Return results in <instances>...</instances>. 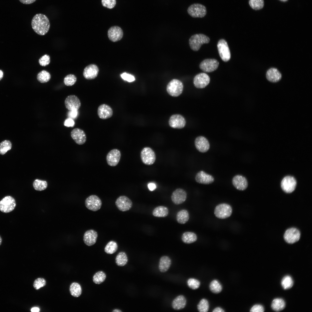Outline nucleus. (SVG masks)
<instances>
[{"label":"nucleus","mask_w":312,"mask_h":312,"mask_svg":"<svg viewBox=\"0 0 312 312\" xmlns=\"http://www.w3.org/2000/svg\"><path fill=\"white\" fill-rule=\"evenodd\" d=\"M16 206L15 200L10 196H6L0 201V211L4 213H8L12 211Z\"/></svg>","instance_id":"nucleus-6"},{"label":"nucleus","mask_w":312,"mask_h":312,"mask_svg":"<svg viewBox=\"0 0 312 312\" xmlns=\"http://www.w3.org/2000/svg\"><path fill=\"white\" fill-rule=\"evenodd\" d=\"M232 209L231 206L226 203L220 204L216 207L214 211L215 216L220 219H224L231 215Z\"/></svg>","instance_id":"nucleus-4"},{"label":"nucleus","mask_w":312,"mask_h":312,"mask_svg":"<svg viewBox=\"0 0 312 312\" xmlns=\"http://www.w3.org/2000/svg\"><path fill=\"white\" fill-rule=\"evenodd\" d=\"M187 283L188 286L193 289H196L198 288L200 284V282L198 280L194 278L189 279Z\"/></svg>","instance_id":"nucleus-46"},{"label":"nucleus","mask_w":312,"mask_h":312,"mask_svg":"<svg viewBox=\"0 0 312 312\" xmlns=\"http://www.w3.org/2000/svg\"><path fill=\"white\" fill-rule=\"evenodd\" d=\"M31 25L34 31L40 35H44L48 31L50 23L48 17L44 14H38L33 18Z\"/></svg>","instance_id":"nucleus-1"},{"label":"nucleus","mask_w":312,"mask_h":312,"mask_svg":"<svg viewBox=\"0 0 312 312\" xmlns=\"http://www.w3.org/2000/svg\"><path fill=\"white\" fill-rule=\"evenodd\" d=\"M210 78L207 74L201 73L197 74L194 77L193 83L195 86L198 88H203L209 83Z\"/></svg>","instance_id":"nucleus-14"},{"label":"nucleus","mask_w":312,"mask_h":312,"mask_svg":"<svg viewBox=\"0 0 312 312\" xmlns=\"http://www.w3.org/2000/svg\"><path fill=\"white\" fill-rule=\"evenodd\" d=\"M141 160L143 163L147 165L153 164L156 159V155L154 151L150 148H144L141 152Z\"/></svg>","instance_id":"nucleus-7"},{"label":"nucleus","mask_w":312,"mask_h":312,"mask_svg":"<svg viewBox=\"0 0 312 312\" xmlns=\"http://www.w3.org/2000/svg\"><path fill=\"white\" fill-rule=\"evenodd\" d=\"M64 103L66 107L69 110L78 111L81 106L79 99L75 95L67 96L65 99Z\"/></svg>","instance_id":"nucleus-15"},{"label":"nucleus","mask_w":312,"mask_h":312,"mask_svg":"<svg viewBox=\"0 0 312 312\" xmlns=\"http://www.w3.org/2000/svg\"><path fill=\"white\" fill-rule=\"evenodd\" d=\"M195 147L197 150L201 153L207 152L210 148V144L207 139L203 136L197 137L194 141Z\"/></svg>","instance_id":"nucleus-20"},{"label":"nucleus","mask_w":312,"mask_h":312,"mask_svg":"<svg viewBox=\"0 0 312 312\" xmlns=\"http://www.w3.org/2000/svg\"><path fill=\"white\" fill-rule=\"evenodd\" d=\"M106 278L105 273L102 271H98L93 276V281L95 284H99L103 282Z\"/></svg>","instance_id":"nucleus-39"},{"label":"nucleus","mask_w":312,"mask_h":312,"mask_svg":"<svg viewBox=\"0 0 312 312\" xmlns=\"http://www.w3.org/2000/svg\"><path fill=\"white\" fill-rule=\"evenodd\" d=\"M293 281L292 278L289 275L284 276L281 281L282 286L285 289L291 288L293 286Z\"/></svg>","instance_id":"nucleus-41"},{"label":"nucleus","mask_w":312,"mask_h":312,"mask_svg":"<svg viewBox=\"0 0 312 312\" xmlns=\"http://www.w3.org/2000/svg\"><path fill=\"white\" fill-rule=\"evenodd\" d=\"M300 234L298 230L292 228L287 230L285 232L284 239L287 243L293 244L298 241L300 237Z\"/></svg>","instance_id":"nucleus-13"},{"label":"nucleus","mask_w":312,"mask_h":312,"mask_svg":"<svg viewBox=\"0 0 312 312\" xmlns=\"http://www.w3.org/2000/svg\"><path fill=\"white\" fill-rule=\"evenodd\" d=\"M76 81L77 77L75 76L70 74L67 75L65 77L64 82L66 86H71L75 84Z\"/></svg>","instance_id":"nucleus-45"},{"label":"nucleus","mask_w":312,"mask_h":312,"mask_svg":"<svg viewBox=\"0 0 312 312\" xmlns=\"http://www.w3.org/2000/svg\"><path fill=\"white\" fill-rule=\"evenodd\" d=\"M107 35L110 40L116 42L122 39L123 36V32L120 27L116 26H113L108 30Z\"/></svg>","instance_id":"nucleus-17"},{"label":"nucleus","mask_w":312,"mask_h":312,"mask_svg":"<svg viewBox=\"0 0 312 312\" xmlns=\"http://www.w3.org/2000/svg\"><path fill=\"white\" fill-rule=\"evenodd\" d=\"M296 184V181L294 178L291 176H287L282 179L281 186L285 192L291 193L295 190Z\"/></svg>","instance_id":"nucleus-10"},{"label":"nucleus","mask_w":312,"mask_h":312,"mask_svg":"<svg viewBox=\"0 0 312 312\" xmlns=\"http://www.w3.org/2000/svg\"><path fill=\"white\" fill-rule=\"evenodd\" d=\"M115 260L116 263L118 266H123L127 264L128 259L126 254L124 252H121L117 255Z\"/></svg>","instance_id":"nucleus-35"},{"label":"nucleus","mask_w":312,"mask_h":312,"mask_svg":"<svg viewBox=\"0 0 312 312\" xmlns=\"http://www.w3.org/2000/svg\"><path fill=\"white\" fill-rule=\"evenodd\" d=\"M209 287L210 290L214 293H219L222 290V287L221 285L217 280H216L212 281L210 283Z\"/></svg>","instance_id":"nucleus-40"},{"label":"nucleus","mask_w":312,"mask_h":312,"mask_svg":"<svg viewBox=\"0 0 312 312\" xmlns=\"http://www.w3.org/2000/svg\"><path fill=\"white\" fill-rule=\"evenodd\" d=\"M71 138L75 143L79 145L83 144L86 140V134L84 131L78 128H76L71 131Z\"/></svg>","instance_id":"nucleus-18"},{"label":"nucleus","mask_w":312,"mask_h":312,"mask_svg":"<svg viewBox=\"0 0 312 312\" xmlns=\"http://www.w3.org/2000/svg\"><path fill=\"white\" fill-rule=\"evenodd\" d=\"M187 12L193 18H202L207 13L205 7L199 3H194L191 5L188 8Z\"/></svg>","instance_id":"nucleus-5"},{"label":"nucleus","mask_w":312,"mask_h":312,"mask_svg":"<svg viewBox=\"0 0 312 312\" xmlns=\"http://www.w3.org/2000/svg\"><path fill=\"white\" fill-rule=\"evenodd\" d=\"M22 3L25 4H31L36 0H19Z\"/></svg>","instance_id":"nucleus-55"},{"label":"nucleus","mask_w":312,"mask_h":312,"mask_svg":"<svg viewBox=\"0 0 312 312\" xmlns=\"http://www.w3.org/2000/svg\"><path fill=\"white\" fill-rule=\"evenodd\" d=\"M51 78L50 73L45 70H42L39 72L37 76V80L40 83H45L48 82Z\"/></svg>","instance_id":"nucleus-37"},{"label":"nucleus","mask_w":312,"mask_h":312,"mask_svg":"<svg viewBox=\"0 0 312 312\" xmlns=\"http://www.w3.org/2000/svg\"><path fill=\"white\" fill-rule=\"evenodd\" d=\"M99 71V68L96 65L91 64L86 66L84 69L83 76L86 79H93L97 76Z\"/></svg>","instance_id":"nucleus-24"},{"label":"nucleus","mask_w":312,"mask_h":312,"mask_svg":"<svg viewBox=\"0 0 312 312\" xmlns=\"http://www.w3.org/2000/svg\"><path fill=\"white\" fill-rule=\"evenodd\" d=\"M183 88L182 82L180 80L174 79L168 84L166 90L168 93L171 96L177 97L182 93Z\"/></svg>","instance_id":"nucleus-3"},{"label":"nucleus","mask_w":312,"mask_h":312,"mask_svg":"<svg viewBox=\"0 0 312 312\" xmlns=\"http://www.w3.org/2000/svg\"><path fill=\"white\" fill-rule=\"evenodd\" d=\"M3 76V73L2 71L0 70V80L2 78Z\"/></svg>","instance_id":"nucleus-58"},{"label":"nucleus","mask_w":312,"mask_h":312,"mask_svg":"<svg viewBox=\"0 0 312 312\" xmlns=\"http://www.w3.org/2000/svg\"><path fill=\"white\" fill-rule=\"evenodd\" d=\"M181 239L184 243L189 244L196 242L197 239V237L194 233L186 232L183 234Z\"/></svg>","instance_id":"nucleus-31"},{"label":"nucleus","mask_w":312,"mask_h":312,"mask_svg":"<svg viewBox=\"0 0 312 312\" xmlns=\"http://www.w3.org/2000/svg\"><path fill=\"white\" fill-rule=\"evenodd\" d=\"M168 213V209L163 206H159L156 207L153 212V215L156 217H164L166 216Z\"/></svg>","instance_id":"nucleus-33"},{"label":"nucleus","mask_w":312,"mask_h":312,"mask_svg":"<svg viewBox=\"0 0 312 312\" xmlns=\"http://www.w3.org/2000/svg\"><path fill=\"white\" fill-rule=\"evenodd\" d=\"M280 0L281 1H287V0Z\"/></svg>","instance_id":"nucleus-61"},{"label":"nucleus","mask_w":312,"mask_h":312,"mask_svg":"<svg viewBox=\"0 0 312 312\" xmlns=\"http://www.w3.org/2000/svg\"><path fill=\"white\" fill-rule=\"evenodd\" d=\"M69 290L71 295L75 297H79L81 294V286L77 283H72L70 286Z\"/></svg>","instance_id":"nucleus-34"},{"label":"nucleus","mask_w":312,"mask_h":312,"mask_svg":"<svg viewBox=\"0 0 312 312\" xmlns=\"http://www.w3.org/2000/svg\"><path fill=\"white\" fill-rule=\"evenodd\" d=\"M97 114L100 118L106 119L111 118L112 116L113 111L110 106L103 104L100 105L98 107Z\"/></svg>","instance_id":"nucleus-23"},{"label":"nucleus","mask_w":312,"mask_h":312,"mask_svg":"<svg viewBox=\"0 0 312 312\" xmlns=\"http://www.w3.org/2000/svg\"><path fill=\"white\" fill-rule=\"evenodd\" d=\"M98 237L97 232L93 229L86 231L83 237V241L85 244L88 246L94 244L96 242Z\"/></svg>","instance_id":"nucleus-26"},{"label":"nucleus","mask_w":312,"mask_h":312,"mask_svg":"<svg viewBox=\"0 0 312 312\" xmlns=\"http://www.w3.org/2000/svg\"><path fill=\"white\" fill-rule=\"evenodd\" d=\"M112 312H122V311L119 309H115Z\"/></svg>","instance_id":"nucleus-59"},{"label":"nucleus","mask_w":312,"mask_h":312,"mask_svg":"<svg viewBox=\"0 0 312 312\" xmlns=\"http://www.w3.org/2000/svg\"><path fill=\"white\" fill-rule=\"evenodd\" d=\"M2 242V239L1 236H0V246L1 245Z\"/></svg>","instance_id":"nucleus-60"},{"label":"nucleus","mask_w":312,"mask_h":312,"mask_svg":"<svg viewBox=\"0 0 312 312\" xmlns=\"http://www.w3.org/2000/svg\"><path fill=\"white\" fill-rule=\"evenodd\" d=\"M101 3L103 6L112 9L116 4V0H101Z\"/></svg>","instance_id":"nucleus-49"},{"label":"nucleus","mask_w":312,"mask_h":312,"mask_svg":"<svg viewBox=\"0 0 312 312\" xmlns=\"http://www.w3.org/2000/svg\"><path fill=\"white\" fill-rule=\"evenodd\" d=\"M40 311V309L37 307H33L31 309V311L32 312H39Z\"/></svg>","instance_id":"nucleus-57"},{"label":"nucleus","mask_w":312,"mask_h":312,"mask_svg":"<svg viewBox=\"0 0 312 312\" xmlns=\"http://www.w3.org/2000/svg\"><path fill=\"white\" fill-rule=\"evenodd\" d=\"M171 198L172 201L175 204H180L186 200L187 193L183 189H177L173 192Z\"/></svg>","instance_id":"nucleus-21"},{"label":"nucleus","mask_w":312,"mask_h":312,"mask_svg":"<svg viewBox=\"0 0 312 312\" xmlns=\"http://www.w3.org/2000/svg\"><path fill=\"white\" fill-rule=\"evenodd\" d=\"M46 284V281L43 278H38L34 281L33 286L36 290H38L41 287L44 286Z\"/></svg>","instance_id":"nucleus-47"},{"label":"nucleus","mask_w":312,"mask_h":312,"mask_svg":"<svg viewBox=\"0 0 312 312\" xmlns=\"http://www.w3.org/2000/svg\"><path fill=\"white\" fill-rule=\"evenodd\" d=\"M120 75L123 79L129 82L133 81L135 79L134 76L126 73L122 74Z\"/></svg>","instance_id":"nucleus-50"},{"label":"nucleus","mask_w":312,"mask_h":312,"mask_svg":"<svg viewBox=\"0 0 312 312\" xmlns=\"http://www.w3.org/2000/svg\"><path fill=\"white\" fill-rule=\"evenodd\" d=\"M219 65L218 62L213 59H208L204 60L200 63L199 67L203 71L211 72L216 70Z\"/></svg>","instance_id":"nucleus-11"},{"label":"nucleus","mask_w":312,"mask_h":312,"mask_svg":"<svg viewBox=\"0 0 312 312\" xmlns=\"http://www.w3.org/2000/svg\"><path fill=\"white\" fill-rule=\"evenodd\" d=\"M171 264V260L167 256H163L160 259L159 268V271L162 272H166L169 269Z\"/></svg>","instance_id":"nucleus-29"},{"label":"nucleus","mask_w":312,"mask_h":312,"mask_svg":"<svg viewBox=\"0 0 312 312\" xmlns=\"http://www.w3.org/2000/svg\"><path fill=\"white\" fill-rule=\"evenodd\" d=\"M264 310V308L262 305L257 304L253 306L250 311L251 312H263Z\"/></svg>","instance_id":"nucleus-51"},{"label":"nucleus","mask_w":312,"mask_h":312,"mask_svg":"<svg viewBox=\"0 0 312 312\" xmlns=\"http://www.w3.org/2000/svg\"><path fill=\"white\" fill-rule=\"evenodd\" d=\"M218 53L222 60L227 62L231 58V53L227 42L224 39L220 40L217 44Z\"/></svg>","instance_id":"nucleus-8"},{"label":"nucleus","mask_w":312,"mask_h":312,"mask_svg":"<svg viewBox=\"0 0 312 312\" xmlns=\"http://www.w3.org/2000/svg\"><path fill=\"white\" fill-rule=\"evenodd\" d=\"M266 76L268 80L273 83L278 82L282 77L281 73L275 68H271L268 69L266 73Z\"/></svg>","instance_id":"nucleus-27"},{"label":"nucleus","mask_w":312,"mask_h":312,"mask_svg":"<svg viewBox=\"0 0 312 312\" xmlns=\"http://www.w3.org/2000/svg\"><path fill=\"white\" fill-rule=\"evenodd\" d=\"M212 311L213 312H224V311L220 307H217L215 308Z\"/></svg>","instance_id":"nucleus-56"},{"label":"nucleus","mask_w":312,"mask_h":312,"mask_svg":"<svg viewBox=\"0 0 312 312\" xmlns=\"http://www.w3.org/2000/svg\"><path fill=\"white\" fill-rule=\"evenodd\" d=\"M186 304V300L185 297L183 295H179L173 300L172 307L175 310H179L184 308Z\"/></svg>","instance_id":"nucleus-28"},{"label":"nucleus","mask_w":312,"mask_h":312,"mask_svg":"<svg viewBox=\"0 0 312 312\" xmlns=\"http://www.w3.org/2000/svg\"><path fill=\"white\" fill-rule=\"evenodd\" d=\"M210 41L209 38L202 34H197L192 36L189 39V44L191 49L194 51L198 50L201 45L207 43Z\"/></svg>","instance_id":"nucleus-2"},{"label":"nucleus","mask_w":312,"mask_h":312,"mask_svg":"<svg viewBox=\"0 0 312 312\" xmlns=\"http://www.w3.org/2000/svg\"><path fill=\"white\" fill-rule=\"evenodd\" d=\"M189 218V214L188 211L185 209L179 211L177 213L176 219L178 222L181 224L186 223Z\"/></svg>","instance_id":"nucleus-32"},{"label":"nucleus","mask_w":312,"mask_h":312,"mask_svg":"<svg viewBox=\"0 0 312 312\" xmlns=\"http://www.w3.org/2000/svg\"><path fill=\"white\" fill-rule=\"evenodd\" d=\"M148 187L149 190L151 191L154 190L156 188V186L154 183H149L148 185Z\"/></svg>","instance_id":"nucleus-54"},{"label":"nucleus","mask_w":312,"mask_h":312,"mask_svg":"<svg viewBox=\"0 0 312 312\" xmlns=\"http://www.w3.org/2000/svg\"><path fill=\"white\" fill-rule=\"evenodd\" d=\"M121 153L120 151L117 149H114L111 150L106 156V160L108 165L112 166H115L118 163L120 158Z\"/></svg>","instance_id":"nucleus-16"},{"label":"nucleus","mask_w":312,"mask_h":312,"mask_svg":"<svg viewBox=\"0 0 312 312\" xmlns=\"http://www.w3.org/2000/svg\"><path fill=\"white\" fill-rule=\"evenodd\" d=\"M12 144L10 141L5 140L2 141L0 143V154L3 155L10 150Z\"/></svg>","instance_id":"nucleus-42"},{"label":"nucleus","mask_w":312,"mask_h":312,"mask_svg":"<svg viewBox=\"0 0 312 312\" xmlns=\"http://www.w3.org/2000/svg\"><path fill=\"white\" fill-rule=\"evenodd\" d=\"M195 179L198 183L204 184H211L214 181V178L212 175L203 171H200L197 173Z\"/></svg>","instance_id":"nucleus-25"},{"label":"nucleus","mask_w":312,"mask_h":312,"mask_svg":"<svg viewBox=\"0 0 312 312\" xmlns=\"http://www.w3.org/2000/svg\"><path fill=\"white\" fill-rule=\"evenodd\" d=\"M64 125L68 127H73L75 125V122L73 119L68 118L66 119L64 122Z\"/></svg>","instance_id":"nucleus-52"},{"label":"nucleus","mask_w":312,"mask_h":312,"mask_svg":"<svg viewBox=\"0 0 312 312\" xmlns=\"http://www.w3.org/2000/svg\"><path fill=\"white\" fill-rule=\"evenodd\" d=\"M33 186L35 190L42 191L47 188L48 183L46 181L36 179L33 182Z\"/></svg>","instance_id":"nucleus-36"},{"label":"nucleus","mask_w":312,"mask_h":312,"mask_svg":"<svg viewBox=\"0 0 312 312\" xmlns=\"http://www.w3.org/2000/svg\"><path fill=\"white\" fill-rule=\"evenodd\" d=\"M249 4L252 9L256 10L262 9L264 5L263 0H249Z\"/></svg>","instance_id":"nucleus-43"},{"label":"nucleus","mask_w":312,"mask_h":312,"mask_svg":"<svg viewBox=\"0 0 312 312\" xmlns=\"http://www.w3.org/2000/svg\"><path fill=\"white\" fill-rule=\"evenodd\" d=\"M285 306L284 300L280 298H276L273 300L271 304L272 309L276 311H282L284 309Z\"/></svg>","instance_id":"nucleus-30"},{"label":"nucleus","mask_w":312,"mask_h":312,"mask_svg":"<svg viewBox=\"0 0 312 312\" xmlns=\"http://www.w3.org/2000/svg\"><path fill=\"white\" fill-rule=\"evenodd\" d=\"M50 62V57L47 54L43 55L39 60V63L42 66H45L49 65Z\"/></svg>","instance_id":"nucleus-48"},{"label":"nucleus","mask_w":312,"mask_h":312,"mask_svg":"<svg viewBox=\"0 0 312 312\" xmlns=\"http://www.w3.org/2000/svg\"><path fill=\"white\" fill-rule=\"evenodd\" d=\"M85 204L88 209L95 211L101 208L102 203L101 200L97 196L92 195L86 198L85 201Z\"/></svg>","instance_id":"nucleus-9"},{"label":"nucleus","mask_w":312,"mask_h":312,"mask_svg":"<svg viewBox=\"0 0 312 312\" xmlns=\"http://www.w3.org/2000/svg\"><path fill=\"white\" fill-rule=\"evenodd\" d=\"M115 204L118 209L122 211H125L130 210L132 206L131 200L125 196H120L116 200Z\"/></svg>","instance_id":"nucleus-12"},{"label":"nucleus","mask_w":312,"mask_h":312,"mask_svg":"<svg viewBox=\"0 0 312 312\" xmlns=\"http://www.w3.org/2000/svg\"><path fill=\"white\" fill-rule=\"evenodd\" d=\"M232 183L234 187L239 190H245L248 186V182L246 178L240 175L235 176L232 179Z\"/></svg>","instance_id":"nucleus-22"},{"label":"nucleus","mask_w":312,"mask_h":312,"mask_svg":"<svg viewBox=\"0 0 312 312\" xmlns=\"http://www.w3.org/2000/svg\"><path fill=\"white\" fill-rule=\"evenodd\" d=\"M185 120L181 115L176 114L172 115L170 118L169 124L171 127L174 128L181 129L185 125Z\"/></svg>","instance_id":"nucleus-19"},{"label":"nucleus","mask_w":312,"mask_h":312,"mask_svg":"<svg viewBox=\"0 0 312 312\" xmlns=\"http://www.w3.org/2000/svg\"><path fill=\"white\" fill-rule=\"evenodd\" d=\"M209 307L208 302L205 299H201L197 306L198 311L200 312H207L209 310Z\"/></svg>","instance_id":"nucleus-44"},{"label":"nucleus","mask_w":312,"mask_h":312,"mask_svg":"<svg viewBox=\"0 0 312 312\" xmlns=\"http://www.w3.org/2000/svg\"><path fill=\"white\" fill-rule=\"evenodd\" d=\"M118 248V246L117 243L114 241H111L106 245L104 250L106 253L112 254L116 252Z\"/></svg>","instance_id":"nucleus-38"},{"label":"nucleus","mask_w":312,"mask_h":312,"mask_svg":"<svg viewBox=\"0 0 312 312\" xmlns=\"http://www.w3.org/2000/svg\"><path fill=\"white\" fill-rule=\"evenodd\" d=\"M78 114L77 110H69L68 113V116L69 118L74 119L75 118Z\"/></svg>","instance_id":"nucleus-53"}]
</instances>
